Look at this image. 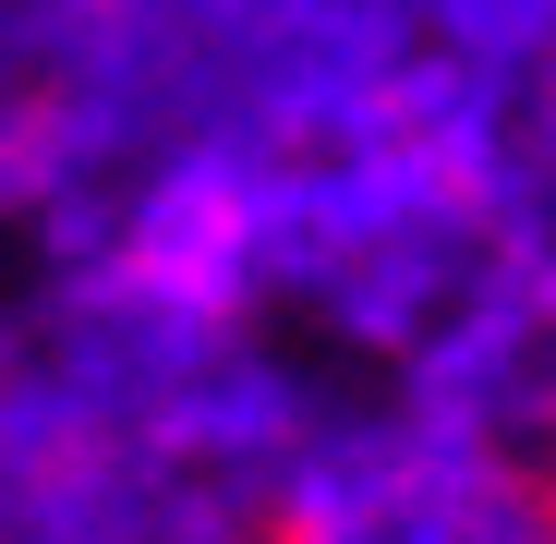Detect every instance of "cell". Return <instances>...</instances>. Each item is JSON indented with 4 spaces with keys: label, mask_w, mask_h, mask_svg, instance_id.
I'll return each mask as SVG.
<instances>
[{
    "label": "cell",
    "mask_w": 556,
    "mask_h": 544,
    "mask_svg": "<svg viewBox=\"0 0 556 544\" xmlns=\"http://www.w3.org/2000/svg\"><path fill=\"white\" fill-rule=\"evenodd\" d=\"M472 520H496V496H472V484H388L363 520H339V544H459Z\"/></svg>",
    "instance_id": "obj_1"
}]
</instances>
